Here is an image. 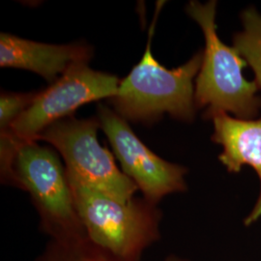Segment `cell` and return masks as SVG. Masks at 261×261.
<instances>
[{"label": "cell", "mask_w": 261, "mask_h": 261, "mask_svg": "<svg viewBox=\"0 0 261 261\" xmlns=\"http://www.w3.org/2000/svg\"><path fill=\"white\" fill-rule=\"evenodd\" d=\"M163 3L157 4L141 60L120 81L117 94L109 99L113 111L125 120L147 126L161 120L165 113L180 121L194 120L196 109L194 79L203 61V50L197 51L185 64L171 70L155 59L152 38Z\"/></svg>", "instance_id": "6da1fadb"}, {"label": "cell", "mask_w": 261, "mask_h": 261, "mask_svg": "<svg viewBox=\"0 0 261 261\" xmlns=\"http://www.w3.org/2000/svg\"><path fill=\"white\" fill-rule=\"evenodd\" d=\"M66 169V168H65ZM88 239L120 261H140L161 238L162 211L145 198L118 201L85 185L66 170Z\"/></svg>", "instance_id": "7a4b0ae2"}, {"label": "cell", "mask_w": 261, "mask_h": 261, "mask_svg": "<svg viewBox=\"0 0 261 261\" xmlns=\"http://www.w3.org/2000/svg\"><path fill=\"white\" fill-rule=\"evenodd\" d=\"M216 8L215 0L190 1L186 7L205 39L203 61L196 80V108H206V119L217 112H231L239 119H252L261 109L259 87L243 75V69L248 65L245 59L218 36Z\"/></svg>", "instance_id": "3957f363"}, {"label": "cell", "mask_w": 261, "mask_h": 261, "mask_svg": "<svg viewBox=\"0 0 261 261\" xmlns=\"http://www.w3.org/2000/svg\"><path fill=\"white\" fill-rule=\"evenodd\" d=\"M1 182L28 192L40 217V228L53 240L86 238L65 168L54 150L24 142L4 169Z\"/></svg>", "instance_id": "277c9868"}, {"label": "cell", "mask_w": 261, "mask_h": 261, "mask_svg": "<svg viewBox=\"0 0 261 261\" xmlns=\"http://www.w3.org/2000/svg\"><path fill=\"white\" fill-rule=\"evenodd\" d=\"M119 84L116 75L95 71L88 63L72 66L47 88L38 91L32 105L9 130L1 133L0 155L11 156L49 125L73 116L80 107L115 96Z\"/></svg>", "instance_id": "5b68a950"}, {"label": "cell", "mask_w": 261, "mask_h": 261, "mask_svg": "<svg viewBox=\"0 0 261 261\" xmlns=\"http://www.w3.org/2000/svg\"><path fill=\"white\" fill-rule=\"evenodd\" d=\"M100 128L97 116L77 119L73 115L49 125L34 141L43 140L53 145L64 159L66 170L85 185L128 202L139 188L116 166L109 149L99 143Z\"/></svg>", "instance_id": "8992f818"}, {"label": "cell", "mask_w": 261, "mask_h": 261, "mask_svg": "<svg viewBox=\"0 0 261 261\" xmlns=\"http://www.w3.org/2000/svg\"><path fill=\"white\" fill-rule=\"evenodd\" d=\"M97 117L121 164L122 171L138 186L143 198L158 205L164 196L186 191V168L153 153L130 129L127 120L108 106H97Z\"/></svg>", "instance_id": "52a82bcc"}, {"label": "cell", "mask_w": 261, "mask_h": 261, "mask_svg": "<svg viewBox=\"0 0 261 261\" xmlns=\"http://www.w3.org/2000/svg\"><path fill=\"white\" fill-rule=\"evenodd\" d=\"M92 56L93 48L84 43L53 45L0 34V67L28 70L41 75L49 84L72 66L88 63Z\"/></svg>", "instance_id": "ba28073f"}, {"label": "cell", "mask_w": 261, "mask_h": 261, "mask_svg": "<svg viewBox=\"0 0 261 261\" xmlns=\"http://www.w3.org/2000/svg\"><path fill=\"white\" fill-rule=\"evenodd\" d=\"M208 120L213 121L212 140L223 147L219 160L226 169L238 173L243 166H250L259 178V196L252 212L244 221L246 225H251L261 218V117L246 120L225 112H217Z\"/></svg>", "instance_id": "9c48e42d"}, {"label": "cell", "mask_w": 261, "mask_h": 261, "mask_svg": "<svg viewBox=\"0 0 261 261\" xmlns=\"http://www.w3.org/2000/svg\"><path fill=\"white\" fill-rule=\"evenodd\" d=\"M241 20L244 28L234 35L233 47L251 66L261 89V15L251 7L243 11Z\"/></svg>", "instance_id": "30bf717a"}, {"label": "cell", "mask_w": 261, "mask_h": 261, "mask_svg": "<svg viewBox=\"0 0 261 261\" xmlns=\"http://www.w3.org/2000/svg\"><path fill=\"white\" fill-rule=\"evenodd\" d=\"M35 261H120L91 242L88 237L75 240H53Z\"/></svg>", "instance_id": "8fae6325"}, {"label": "cell", "mask_w": 261, "mask_h": 261, "mask_svg": "<svg viewBox=\"0 0 261 261\" xmlns=\"http://www.w3.org/2000/svg\"><path fill=\"white\" fill-rule=\"evenodd\" d=\"M38 91L28 93L2 92L0 96V130L6 132L32 105Z\"/></svg>", "instance_id": "7c38bea8"}, {"label": "cell", "mask_w": 261, "mask_h": 261, "mask_svg": "<svg viewBox=\"0 0 261 261\" xmlns=\"http://www.w3.org/2000/svg\"><path fill=\"white\" fill-rule=\"evenodd\" d=\"M165 261H189L187 260V259H183V258H181V257H178L176 255H169L168 256L167 258H166V260Z\"/></svg>", "instance_id": "4fadbf2b"}]
</instances>
